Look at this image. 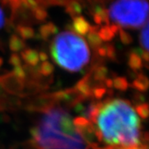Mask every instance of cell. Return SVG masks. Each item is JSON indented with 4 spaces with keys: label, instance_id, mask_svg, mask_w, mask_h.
<instances>
[{
    "label": "cell",
    "instance_id": "1",
    "mask_svg": "<svg viewBox=\"0 0 149 149\" xmlns=\"http://www.w3.org/2000/svg\"><path fill=\"white\" fill-rule=\"evenodd\" d=\"M15 9L27 8L37 19L49 7H62L72 16L86 13L103 27L137 28L148 23V0H8Z\"/></svg>",
    "mask_w": 149,
    "mask_h": 149
},
{
    "label": "cell",
    "instance_id": "2",
    "mask_svg": "<svg viewBox=\"0 0 149 149\" xmlns=\"http://www.w3.org/2000/svg\"><path fill=\"white\" fill-rule=\"evenodd\" d=\"M96 123L106 143L124 148H135L139 144L140 120L128 102H108L97 113Z\"/></svg>",
    "mask_w": 149,
    "mask_h": 149
},
{
    "label": "cell",
    "instance_id": "3",
    "mask_svg": "<svg viewBox=\"0 0 149 149\" xmlns=\"http://www.w3.org/2000/svg\"><path fill=\"white\" fill-rule=\"evenodd\" d=\"M32 136L42 149H86L84 138L69 113L59 109L43 115Z\"/></svg>",
    "mask_w": 149,
    "mask_h": 149
},
{
    "label": "cell",
    "instance_id": "4",
    "mask_svg": "<svg viewBox=\"0 0 149 149\" xmlns=\"http://www.w3.org/2000/svg\"><path fill=\"white\" fill-rule=\"evenodd\" d=\"M51 52L56 64L71 72L80 70L89 62L91 56L86 42L72 32H63L56 35Z\"/></svg>",
    "mask_w": 149,
    "mask_h": 149
},
{
    "label": "cell",
    "instance_id": "5",
    "mask_svg": "<svg viewBox=\"0 0 149 149\" xmlns=\"http://www.w3.org/2000/svg\"><path fill=\"white\" fill-rule=\"evenodd\" d=\"M73 29L76 33L80 34V35H85L88 34L89 32L94 30L91 27L90 22L88 21L85 17L83 16H77L73 21L72 23Z\"/></svg>",
    "mask_w": 149,
    "mask_h": 149
},
{
    "label": "cell",
    "instance_id": "6",
    "mask_svg": "<svg viewBox=\"0 0 149 149\" xmlns=\"http://www.w3.org/2000/svg\"><path fill=\"white\" fill-rule=\"evenodd\" d=\"M22 56L26 61L31 65H36L38 62V60L40 59L38 54L32 50H27L26 52H24L22 54Z\"/></svg>",
    "mask_w": 149,
    "mask_h": 149
},
{
    "label": "cell",
    "instance_id": "7",
    "mask_svg": "<svg viewBox=\"0 0 149 149\" xmlns=\"http://www.w3.org/2000/svg\"><path fill=\"white\" fill-rule=\"evenodd\" d=\"M140 42L142 47H143L146 52H148V24H145L144 27L142 30V33L140 36Z\"/></svg>",
    "mask_w": 149,
    "mask_h": 149
},
{
    "label": "cell",
    "instance_id": "8",
    "mask_svg": "<svg viewBox=\"0 0 149 149\" xmlns=\"http://www.w3.org/2000/svg\"><path fill=\"white\" fill-rule=\"evenodd\" d=\"M10 47L13 51H19L20 49L23 47V42L21 39L13 36L12 37L10 40Z\"/></svg>",
    "mask_w": 149,
    "mask_h": 149
},
{
    "label": "cell",
    "instance_id": "9",
    "mask_svg": "<svg viewBox=\"0 0 149 149\" xmlns=\"http://www.w3.org/2000/svg\"><path fill=\"white\" fill-rule=\"evenodd\" d=\"M129 64L133 69H139L142 65V60L137 54H131L130 60H129Z\"/></svg>",
    "mask_w": 149,
    "mask_h": 149
},
{
    "label": "cell",
    "instance_id": "10",
    "mask_svg": "<svg viewBox=\"0 0 149 149\" xmlns=\"http://www.w3.org/2000/svg\"><path fill=\"white\" fill-rule=\"evenodd\" d=\"M88 39L91 42L92 45L98 46L101 43L102 40L100 39V36L98 35V32H95L94 30H92L88 33Z\"/></svg>",
    "mask_w": 149,
    "mask_h": 149
},
{
    "label": "cell",
    "instance_id": "11",
    "mask_svg": "<svg viewBox=\"0 0 149 149\" xmlns=\"http://www.w3.org/2000/svg\"><path fill=\"white\" fill-rule=\"evenodd\" d=\"M55 31H56V27L52 24L48 23L41 28V34L43 37H48L51 33H53Z\"/></svg>",
    "mask_w": 149,
    "mask_h": 149
},
{
    "label": "cell",
    "instance_id": "12",
    "mask_svg": "<svg viewBox=\"0 0 149 149\" xmlns=\"http://www.w3.org/2000/svg\"><path fill=\"white\" fill-rule=\"evenodd\" d=\"M19 34L23 38H31L34 35V32L31 27H22L19 29Z\"/></svg>",
    "mask_w": 149,
    "mask_h": 149
},
{
    "label": "cell",
    "instance_id": "13",
    "mask_svg": "<svg viewBox=\"0 0 149 149\" xmlns=\"http://www.w3.org/2000/svg\"><path fill=\"white\" fill-rule=\"evenodd\" d=\"M143 76H140V78L137 79V80L134 81V85H135V86H136L138 89L141 90V91L146 90V89H147V85H148V84H144L143 83L144 81H147V79L144 78V80H143Z\"/></svg>",
    "mask_w": 149,
    "mask_h": 149
},
{
    "label": "cell",
    "instance_id": "14",
    "mask_svg": "<svg viewBox=\"0 0 149 149\" xmlns=\"http://www.w3.org/2000/svg\"><path fill=\"white\" fill-rule=\"evenodd\" d=\"M114 85H115V87L118 88V89L124 90L127 87V82H126V80H124V79L118 78L117 80H114Z\"/></svg>",
    "mask_w": 149,
    "mask_h": 149
},
{
    "label": "cell",
    "instance_id": "15",
    "mask_svg": "<svg viewBox=\"0 0 149 149\" xmlns=\"http://www.w3.org/2000/svg\"><path fill=\"white\" fill-rule=\"evenodd\" d=\"M138 113L142 116L143 118H147L148 115V106L145 105H142L138 108Z\"/></svg>",
    "mask_w": 149,
    "mask_h": 149
},
{
    "label": "cell",
    "instance_id": "16",
    "mask_svg": "<svg viewBox=\"0 0 149 149\" xmlns=\"http://www.w3.org/2000/svg\"><path fill=\"white\" fill-rule=\"evenodd\" d=\"M42 72L44 74H51L52 71V70H53V67H52V65L50 64V63L45 62L42 65Z\"/></svg>",
    "mask_w": 149,
    "mask_h": 149
},
{
    "label": "cell",
    "instance_id": "17",
    "mask_svg": "<svg viewBox=\"0 0 149 149\" xmlns=\"http://www.w3.org/2000/svg\"><path fill=\"white\" fill-rule=\"evenodd\" d=\"M3 24H4V14L0 8V28L3 26Z\"/></svg>",
    "mask_w": 149,
    "mask_h": 149
},
{
    "label": "cell",
    "instance_id": "18",
    "mask_svg": "<svg viewBox=\"0 0 149 149\" xmlns=\"http://www.w3.org/2000/svg\"><path fill=\"white\" fill-rule=\"evenodd\" d=\"M125 149H138V148H125Z\"/></svg>",
    "mask_w": 149,
    "mask_h": 149
},
{
    "label": "cell",
    "instance_id": "19",
    "mask_svg": "<svg viewBox=\"0 0 149 149\" xmlns=\"http://www.w3.org/2000/svg\"><path fill=\"white\" fill-rule=\"evenodd\" d=\"M1 63H2V61L0 60V65H1Z\"/></svg>",
    "mask_w": 149,
    "mask_h": 149
}]
</instances>
